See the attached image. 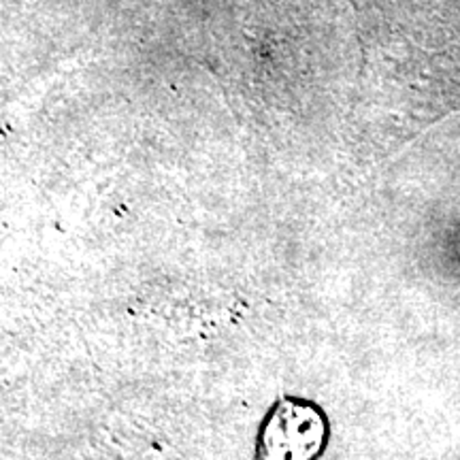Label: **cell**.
Wrapping results in <instances>:
<instances>
[{
	"mask_svg": "<svg viewBox=\"0 0 460 460\" xmlns=\"http://www.w3.org/2000/svg\"><path fill=\"white\" fill-rule=\"evenodd\" d=\"M329 444V420L315 402L281 399L262 420L256 460H318Z\"/></svg>",
	"mask_w": 460,
	"mask_h": 460,
	"instance_id": "6da1fadb",
	"label": "cell"
}]
</instances>
